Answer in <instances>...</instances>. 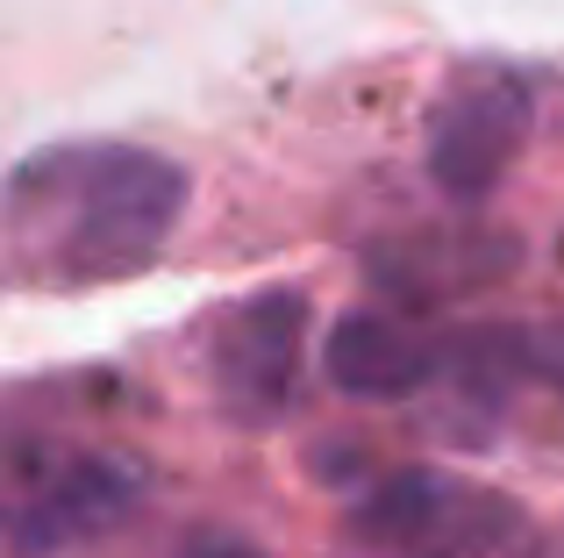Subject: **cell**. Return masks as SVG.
I'll return each mask as SVG.
<instances>
[{"instance_id":"5","label":"cell","mask_w":564,"mask_h":558,"mask_svg":"<svg viewBox=\"0 0 564 558\" xmlns=\"http://www.w3.org/2000/svg\"><path fill=\"white\" fill-rule=\"evenodd\" d=\"M143 502V473L115 451H79L51 465L8 516V558H72L115 537Z\"/></svg>"},{"instance_id":"1","label":"cell","mask_w":564,"mask_h":558,"mask_svg":"<svg viewBox=\"0 0 564 558\" xmlns=\"http://www.w3.org/2000/svg\"><path fill=\"white\" fill-rule=\"evenodd\" d=\"M193 180L151 143H43L8 172V266L36 287H108L143 272L186 223Z\"/></svg>"},{"instance_id":"6","label":"cell","mask_w":564,"mask_h":558,"mask_svg":"<svg viewBox=\"0 0 564 558\" xmlns=\"http://www.w3.org/2000/svg\"><path fill=\"white\" fill-rule=\"evenodd\" d=\"M436 373H443V351L386 308H344L322 330V379L344 401L393 408V401H414Z\"/></svg>"},{"instance_id":"8","label":"cell","mask_w":564,"mask_h":558,"mask_svg":"<svg viewBox=\"0 0 564 558\" xmlns=\"http://www.w3.org/2000/svg\"><path fill=\"white\" fill-rule=\"evenodd\" d=\"M180 558H258V551L236 545V537H200V545H186Z\"/></svg>"},{"instance_id":"3","label":"cell","mask_w":564,"mask_h":558,"mask_svg":"<svg viewBox=\"0 0 564 558\" xmlns=\"http://www.w3.org/2000/svg\"><path fill=\"white\" fill-rule=\"evenodd\" d=\"M350 537L379 551H408V558H486L500 537L514 530V502L508 494L465 487V480L436 473V465H400L379 487H365L350 502Z\"/></svg>"},{"instance_id":"7","label":"cell","mask_w":564,"mask_h":558,"mask_svg":"<svg viewBox=\"0 0 564 558\" xmlns=\"http://www.w3.org/2000/svg\"><path fill=\"white\" fill-rule=\"evenodd\" d=\"M508 266H522V244L500 237V229H479V223L422 229V237H393V244L365 251V272L386 293H400L408 308H436V301H457V293H479Z\"/></svg>"},{"instance_id":"2","label":"cell","mask_w":564,"mask_h":558,"mask_svg":"<svg viewBox=\"0 0 564 558\" xmlns=\"http://www.w3.org/2000/svg\"><path fill=\"white\" fill-rule=\"evenodd\" d=\"M529 129H536V94L514 65H494V57H471L443 79L436 108H429L422 129V165L429 186L457 208H479L508 186L514 158H522Z\"/></svg>"},{"instance_id":"4","label":"cell","mask_w":564,"mask_h":558,"mask_svg":"<svg viewBox=\"0 0 564 558\" xmlns=\"http://www.w3.org/2000/svg\"><path fill=\"white\" fill-rule=\"evenodd\" d=\"M307 308L301 287H264L250 301H236L215 330L207 373H215V401L243 430H272L301 401V365H307Z\"/></svg>"}]
</instances>
